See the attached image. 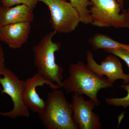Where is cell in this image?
I'll use <instances>...</instances> for the list:
<instances>
[{
  "label": "cell",
  "instance_id": "obj_7",
  "mask_svg": "<svg viewBox=\"0 0 129 129\" xmlns=\"http://www.w3.org/2000/svg\"><path fill=\"white\" fill-rule=\"evenodd\" d=\"M71 103L73 121L78 129H101L102 125L99 115L93 112L95 104L90 99L86 101L82 95H72Z\"/></svg>",
  "mask_w": 129,
  "mask_h": 129
},
{
  "label": "cell",
  "instance_id": "obj_13",
  "mask_svg": "<svg viewBox=\"0 0 129 129\" xmlns=\"http://www.w3.org/2000/svg\"><path fill=\"white\" fill-rule=\"evenodd\" d=\"M70 3L78 13L81 23L90 24L91 19L89 7L91 5L89 0H70Z\"/></svg>",
  "mask_w": 129,
  "mask_h": 129
},
{
  "label": "cell",
  "instance_id": "obj_9",
  "mask_svg": "<svg viewBox=\"0 0 129 129\" xmlns=\"http://www.w3.org/2000/svg\"><path fill=\"white\" fill-rule=\"evenodd\" d=\"M45 84L49 86L52 90L60 88L57 85L47 80L37 73L24 81L23 92L24 102L30 111L38 114L43 110L45 101L38 94L37 88Z\"/></svg>",
  "mask_w": 129,
  "mask_h": 129
},
{
  "label": "cell",
  "instance_id": "obj_12",
  "mask_svg": "<svg viewBox=\"0 0 129 129\" xmlns=\"http://www.w3.org/2000/svg\"><path fill=\"white\" fill-rule=\"evenodd\" d=\"M94 50L99 49H120L129 51V45L122 44L114 40L107 35L96 33L88 40Z\"/></svg>",
  "mask_w": 129,
  "mask_h": 129
},
{
  "label": "cell",
  "instance_id": "obj_19",
  "mask_svg": "<svg viewBox=\"0 0 129 129\" xmlns=\"http://www.w3.org/2000/svg\"><path fill=\"white\" fill-rule=\"evenodd\" d=\"M2 7V6L1 2V0H0V8H1Z\"/></svg>",
  "mask_w": 129,
  "mask_h": 129
},
{
  "label": "cell",
  "instance_id": "obj_14",
  "mask_svg": "<svg viewBox=\"0 0 129 129\" xmlns=\"http://www.w3.org/2000/svg\"><path fill=\"white\" fill-rule=\"evenodd\" d=\"M120 87L127 91V95L122 98H106L105 101L109 106L115 107L122 106L126 108L129 106V83L123 84Z\"/></svg>",
  "mask_w": 129,
  "mask_h": 129
},
{
  "label": "cell",
  "instance_id": "obj_2",
  "mask_svg": "<svg viewBox=\"0 0 129 129\" xmlns=\"http://www.w3.org/2000/svg\"><path fill=\"white\" fill-rule=\"evenodd\" d=\"M56 33L53 30L45 35L32 50L37 73L61 88L64 70L56 62L55 53L61 48L60 43L53 42L52 40Z\"/></svg>",
  "mask_w": 129,
  "mask_h": 129
},
{
  "label": "cell",
  "instance_id": "obj_11",
  "mask_svg": "<svg viewBox=\"0 0 129 129\" xmlns=\"http://www.w3.org/2000/svg\"><path fill=\"white\" fill-rule=\"evenodd\" d=\"M34 19L33 11L25 5L0 8V26L21 22L31 23Z\"/></svg>",
  "mask_w": 129,
  "mask_h": 129
},
{
  "label": "cell",
  "instance_id": "obj_16",
  "mask_svg": "<svg viewBox=\"0 0 129 129\" xmlns=\"http://www.w3.org/2000/svg\"><path fill=\"white\" fill-rule=\"evenodd\" d=\"M104 51L108 53L113 54L123 60L126 63L129 71V51L120 49H105Z\"/></svg>",
  "mask_w": 129,
  "mask_h": 129
},
{
  "label": "cell",
  "instance_id": "obj_5",
  "mask_svg": "<svg viewBox=\"0 0 129 129\" xmlns=\"http://www.w3.org/2000/svg\"><path fill=\"white\" fill-rule=\"evenodd\" d=\"M49 8L50 23L56 33L68 34L73 32L80 23L78 14L70 2L66 0H39Z\"/></svg>",
  "mask_w": 129,
  "mask_h": 129
},
{
  "label": "cell",
  "instance_id": "obj_10",
  "mask_svg": "<svg viewBox=\"0 0 129 129\" xmlns=\"http://www.w3.org/2000/svg\"><path fill=\"white\" fill-rule=\"evenodd\" d=\"M31 23L21 22L0 26V40L12 49H18L27 41Z\"/></svg>",
  "mask_w": 129,
  "mask_h": 129
},
{
  "label": "cell",
  "instance_id": "obj_8",
  "mask_svg": "<svg viewBox=\"0 0 129 129\" xmlns=\"http://www.w3.org/2000/svg\"><path fill=\"white\" fill-rule=\"evenodd\" d=\"M86 65L98 75L106 76L112 84L119 79L122 80L124 84L129 83V75L124 73L122 62L117 56L111 54L98 64L94 59V55L90 51L86 52Z\"/></svg>",
  "mask_w": 129,
  "mask_h": 129
},
{
  "label": "cell",
  "instance_id": "obj_18",
  "mask_svg": "<svg viewBox=\"0 0 129 129\" xmlns=\"http://www.w3.org/2000/svg\"><path fill=\"white\" fill-rule=\"evenodd\" d=\"M118 3L120 5L122 9H123L124 7V2L125 0H116Z\"/></svg>",
  "mask_w": 129,
  "mask_h": 129
},
{
  "label": "cell",
  "instance_id": "obj_17",
  "mask_svg": "<svg viewBox=\"0 0 129 129\" xmlns=\"http://www.w3.org/2000/svg\"><path fill=\"white\" fill-rule=\"evenodd\" d=\"M6 69L4 51L2 46L0 44V75H2Z\"/></svg>",
  "mask_w": 129,
  "mask_h": 129
},
{
  "label": "cell",
  "instance_id": "obj_3",
  "mask_svg": "<svg viewBox=\"0 0 129 129\" xmlns=\"http://www.w3.org/2000/svg\"><path fill=\"white\" fill-rule=\"evenodd\" d=\"M72 115L71 103L61 91L56 89L47 94L44 108L39 117L47 129H78Z\"/></svg>",
  "mask_w": 129,
  "mask_h": 129
},
{
  "label": "cell",
  "instance_id": "obj_15",
  "mask_svg": "<svg viewBox=\"0 0 129 129\" xmlns=\"http://www.w3.org/2000/svg\"><path fill=\"white\" fill-rule=\"evenodd\" d=\"M2 6L11 7L17 5H24L33 11L36 7L39 0H1Z\"/></svg>",
  "mask_w": 129,
  "mask_h": 129
},
{
  "label": "cell",
  "instance_id": "obj_4",
  "mask_svg": "<svg viewBox=\"0 0 129 129\" xmlns=\"http://www.w3.org/2000/svg\"><path fill=\"white\" fill-rule=\"evenodd\" d=\"M90 24L98 27L129 29V7L122 9L116 0H89Z\"/></svg>",
  "mask_w": 129,
  "mask_h": 129
},
{
  "label": "cell",
  "instance_id": "obj_1",
  "mask_svg": "<svg viewBox=\"0 0 129 129\" xmlns=\"http://www.w3.org/2000/svg\"><path fill=\"white\" fill-rule=\"evenodd\" d=\"M68 71L69 75L63 81L62 88L67 94L85 95L96 106L101 104L97 96L99 91L112 87L113 84L107 78L98 75L83 62L72 63L69 67Z\"/></svg>",
  "mask_w": 129,
  "mask_h": 129
},
{
  "label": "cell",
  "instance_id": "obj_6",
  "mask_svg": "<svg viewBox=\"0 0 129 129\" xmlns=\"http://www.w3.org/2000/svg\"><path fill=\"white\" fill-rule=\"evenodd\" d=\"M0 77V84L2 86V94L9 96L13 103V107L8 112H0V115L6 117L15 119L18 117H29V109L24 102L23 92L24 81L21 80L11 70L6 69Z\"/></svg>",
  "mask_w": 129,
  "mask_h": 129
}]
</instances>
